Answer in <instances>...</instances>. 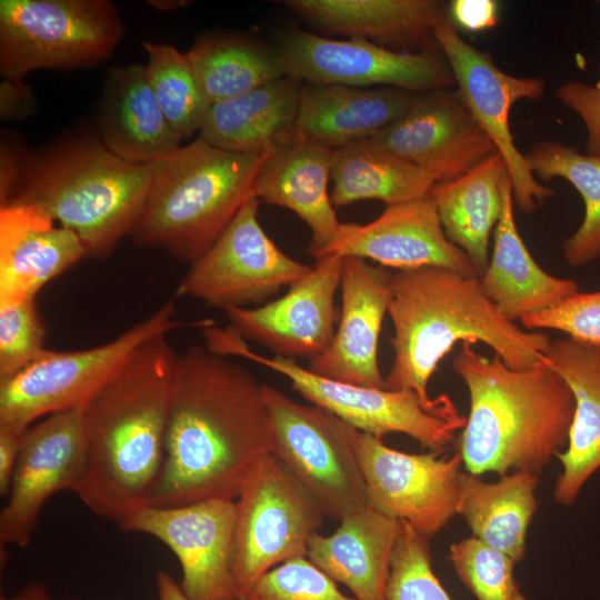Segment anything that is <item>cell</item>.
<instances>
[{"mask_svg": "<svg viewBox=\"0 0 600 600\" xmlns=\"http://www.w3.org/2000/svg\"><path fill=\"white\" fill-rule=\"evenodd\" d=\"M509 176L503 183V209L492 238V252L479 278L484 294L510 321L547 310L574 294L579 284L543 270L523 242L514 220Z\"/></svg>", "mask_w": 600, "mask_h": 600, "instance_id": "83f0119b", "label": "cell"}, {"mask_svg": "<svg viewBox=\"0 0 600 600\" xmlns=\"http://www.w3.org/2000/svg\"><path fill=\"white\" fill-rule=\"evenodd\" d=\"M342 264L339 256L321 258L282 297L254 308L226 310L231 328L274 356L311 361L327 350L336 333L334 299Z\"/></svg>", "mask_w": 600, "mask_h": 600, "instance_id": "d6986e66", "label": "cell"}, {"mask_svg": "<svg viewBox=\"0 0 600 600\" xmlns=\"http://www.w3.org/2000/svg\"><path fill=\"white\" fill-rule=\"evenodd\" d=\"M546 363L557 371L574 397L569 439L556 454L562 466L554 499L571 506L589 478L600 469V346L570 337L550 342Z\"/></svg>", "mask_w": 600, "mask_h": 600, "instance_id": "484cf974", "label": "cell"}, {"mask_svg": "<svg viewBox=\"0 0 600 600\" xmlns=\"http://www.w3.org/2000/svg\"><path fill=\"white\" fill-rule=\"evenodd\" d=\"M236 506L208 499L179 507H144L119 523L122 531L164 543L181 567L189 600H240L234 577Z\"/></svg>", "mask_w": 600, "mask_h": 600, "instance_id": "2e32d148", "label": "cell"}, {"mask_svg": "<svg viewBox=\"0 0 600 600\" xmlns=\"http://www.w3.org/2000/svg\"><path fill=\"white\" fill-rule=\"evenodd\" d=\"M269 413L271 453L317 502L326 518H342L368 506L356 448L357 429L316 404H301L262 384Z\"/></svg>", "mask_w": 600, "mask_h": 600, "instance_id": "9c48e42d", "label": "cell"}, {"mask_svg": "<svg viewBox=\"0 0 600 600\" xmlns=\"http://www.w3.org/2000/svg\"><path fill=\"white\" fill-rule=\"evenodd\" d=\"M83 257L79 237L33 206L0 208V304L36 299L41 289Z\"/></svg>", "mask_w": 600, "mask_h": 600, "instance_id": "7402d4cb", "label": "cell"}, {"mask_svg": "<svg viewBox=\"0 0 600 600\" xmlns=\"http://www.w3.org/2000/svg\"><path fill=\"white\" fill-rule=\"evenodd\" d=\"M449 559L478 600H527L513 576L517 562L480 539L471 536L452 543Z\"/></svg>", "mask_w": 600, "mask_h": 600, "instance_id": "8d00e7d4", "label": "cell"}, {"mask_svg": "<svg viewBox=\"0 0 600 600\" xmlns=\"http://www.w3.org/2000/svg\"><path fill=\"white\" fill-rule=\"evenodd\" d=\"M123 34L107 0H1L0 72L22 81L37 69L96 66Z\"/></svg>", "mask_w": 600, "mask_h": 600, "instance_id": "30bf717a", "label": "cell"}, {"mask_svg": "<svg viewBox=\"0 0 600 600\" xmlns=\"http://www.w3.org/2000/svg\"><path fill=\"white\" fill-rule=\"evenodd\" d=\"M400 522L386 600H452L433 571L429 539Z\"/></svg>", "mask_w": 600, "mask_h": 600, "instance_id": "74e56055", "label": "cell"}, {"mask_svg": "<svg viewBox=\"0 0 600 600\" xmlns=\"http://www.w3.org/2000/svg\"><path fill=\"white\" fill-rule=\"evenodd\" d=\"M388 313L394 358L386 389L434 399L428 383L456 343L481 342L512 370L546 362L550 338L508 320L484 294L478 277L442 267L397 270L391 278Z\"/></svg>", "mask_w": 600, "mask_h": 600, "instance_id": "3957f363", "label": "cell"}, {"mask_svg": "<svg viewBox=\"0 0 600 600\" xmlns=\"http://www.w3.org/2000/svg\"><path fill=\"white\" fill-rule=\"evenodd\" d=\"M434 39L451 69L457 90L504 161L514 204L523 212H533L553 196V189L540 183L531 172L514 143L509 116L518 101L539 100L546 90L544 81L502 71L489 52L460 36L448 13L437 23Z\"/></svg>", "mask_w": 600, "mask_h": 600, "instance_id": "4fadbf2b", "label": "cell"}, {"mask_svg": "<svg viewBox=\"0 0 600 600\" xmlns=\"http://www.w3.org/2000/svg\"><path fill=\"white\" fill-rule=\"evenodd\" d=\"M268 453L269 413L256 377L198 344L178 354L163 462L148 506L234 500L251 468Z\"/></svg>", "mask_w": 600, "mask_h": 600, "instance_id": "6da1fadb", "label": "cell"}, {"mask_svg": "<svg viewBox=\"0 0 600 600\" xmlns=\"http://www.w3.org/2000/svg\"><path fill=\"white\" fill-rule=\"evenodd\" d=\"M174 299L103 344L73 351L44 350L0 380V428L24 432L51 413L82 407L144 342L193 323L174 319Z\"/></svg>", "mask_w": 600, "mask_h": 600, "instance_id": "ba28073f", "label": "cell"}, {"mask_svg": "<svg viewBox=\"0 0 600 600\" xmlns=\"http://www.w3.org/2000/svg\"><path fill=\"white\" fill-rule=\"evenodd\" d=\"M158 600H189L180 584L167 572L160 571L156 577Z\"/></svg>", "mask_w": 600, "mask_h": 600, "instance_id": "bcb514c9", "label": "cell"}, {"mask_svg": "<svg viewBox=\"0 0 600 600\" xmlns=\"http://www.w3.org/2000/svg\"><path fill=\"white\" fill-rule=\"evenodd\" d=\"M328 256L369 259L397 270L442 267L479 278L467 253L447 238L429 196L386 206L366 224L341 223L321 258Z\"/></svg>", "mask_w": 600, "mask_h": 600, "instance_id": "ffe728a7", "label": "cell"}, {"mask_svg": "<svg viewBox=\"0 0 600 600\" xmlns=\"http://www.w3.org/2000/svg\"><path fill=\"white\" fill-rule=\"evenodd\" d=\"M507 177L504 161L496 153L459 178L436 182L429 192L447 238L467 253L479 278L489 264Z\"/></svg>", "mask_w": 600, "mask_h": 600, "instance_id": "4dcf8cb0", "label": "cell"}, {"mask_svg": "<svg viewBox=\"0 0 600 600\" xmlns=\"http://www.w3.org/2000/svg\"><path fill=\"white\" fill-rule=\"evenodd\" d=\"M447 13L458 30L470 32L491 29L499 22V4L493 0H453Z\"/></svg>", "mask_w": 600, "mask_h": 600, "instance_id": "7bdbcfd3", "label": "cell"}, {"mask_svg": "<svg viewBox=\"0 0 600 600\" xmlns=\"http://www.w3.org/2000/svg\"><path fill=\"white\" fill-rule=\"evenodd\" d=\"M369 141L428 173L459 178L498 153L458 90L416 93L408 111Z\"/></svg>", "mask_w": 600, "mask_h": 600, "instance_id": "e0dca14e", "label": "cell"}, {"mask_svg": "<svg viewBox=\"0 0 600 600\" xmlns=\"http://www.w3.org/2000/svg\"><path fill=\"white\" fill-rule=\"evenodd\" d=\"M204 336L212 352L242 357L282 374L306 400L327 409L358 431L379 439L389 433H403L430 451H443L453 441L456 432L466 426L467 418L459 413L446 393L424 403L411 391L329 379L300 366L294 359L253 352L231 327H211Z\"/></svg>", "mask_w": 600, "mask_h": 600, "instance_id": "52a82bcc", "label": "cell"}, {"mask_svg": "<svg viewBox=\"0 0 600 600\" xmlns=\"http://www.w3.org/2000/svg\"><path fill=\"white\" fill-rule=\"evenodd\" d=\"M339 522L332 534L310 538L307 558L357 600H386L401 522L369 506Z\"/></svg>", "mask_w": 600, "mask_h": 600, "instance_id": "4316f807", "label": "cell"}, {"mask_svg": "<svg viewBox=\"0 0 600 600\" xmlns=\"http://www.w3.org/2000/svg\"><path fill=\"white\" fill-rule=\"evenodd\" d=\"M187 56L211 104L287 77L278 51L242 38H206Z\"/></svg>", "mask_w": 600, "mask_h": 600, "instance_id": "836d02e7", "label": "cell"}, {"mask_svg": "<svg viewBox=\"0 0 600 600\" xmlns=\"http://www.w3.org/2000/svg\"><path fill=\"white\" fill-rule=\"evenodd\" d=\"M282 3L328 33L410 52L438 47L436 26L447 16V6L437 0H288Z\"/></svg>", "mask_w": 600, "mask_h": 600, "instance_id": "cb8c5ba5", "label": "cell"}, {"mask_svg": "<svg viewBox=\"0 0 600 600\" xmlns=\"http://www.w3.org/2000/svg\"><path fill=\"white\" fill-rule=\"evenodd\" d=\"M249 200L180 281L176 296L228 310L260 304L307 276L313 266L284 253L262 229Z\"/></svg>", "mask_w": 600, "mask_h": 600, "instance_id": "7c38bea8", "label": "cell"}, {"mask_svg": "<svg viewBox=\"0 0 600 600\" xmlns=\"http://www.w3.org/2000/svg\"><path fill=\"white\" fill-rule=\"evenodd\" d=\"M234 506V577L243 600L262 574L307 557L308 542L326 517L272 453L251 468Z\"/></svg>", "mask_w": 600, "mask_h": 600, "instance_id": "8fae6325", "label": "cell"}, {"mask_svg": "<svg viewBox=\"0 0 600 600\" xmlns=\"http://www.w3.org/2000/svg\"><path fill=\"white\" fill-rule=\"evenodd\" d=\"M151 181V163L130 162L101 141L78 139L27 163L4 203L36 207L73 231L87 257L103 259L131 236Z\"/></svg>", "mask_w": 600, "mask_h": 600, "instance_id": "5b68a950", "label": "cell"}, {"mask_svg": "<svg viewBox=\"0 0 600 600\" xmlns=\"http://www.w3.org/2000/svg\"><path fill=\"white\" fill-rule=\"evenodd\" d=\"M101 142L118 157L152 163L180 147L146 74L144 66L109 70L100 119Z\"/></svg>", "mask_w": 600, "mask_h": 600, "instance_id": "f546056e", "label": "cell"}, {"mask_svg": "<svg viewBox=\"0 0 600 600\" xmlns=\"http://www.w3.org/2000/svg\"><path fill=\"white\" fill-rule=\"evenodd\" d=\"M333 157V149L296 140L271 151L254 181V198L293 211L310 228L308 251L316 260L341 224L328 191Z\"/></svg>", "mask_w": 600, "mask_h": 600, "instance_id": "603a6c76", "label": "cell"}, {"mask_svg": "<svg viewBox=\"0 0 600 600\" xmlns=\"http://www.w3.org/2000/svg\"><path fill=\"white\" fill-rule=\"evenodd\" d=\"M554 93L557 99L583 122L587 131V154L600 157V77L594 84L578 80L564 82Z\"/></svg>", "mask_w": 600, "mask_h": 600, "instance_id": "b9f144b4", "label": "cell"}, {"mask_svg": "<svg viewBox=\"0 0 600 600\" xmlns=\"http://www.w3.org/2000/svg\"><path fill=\"white\" fill-rule=\"evenodd\" d=\"M178 353L166 336L141 344L83 406V459L73 492L120 523L149 503L164 453Z\"/></svg>", "mask_w": 600, "mask_h": 600, "instance_id": "7a4b0ae2", "label": "cell"}, {"mask_svg": "<svg viewBox=\"0 0 600 600\" xmlns=\"http://www.w3.org/2000/svg\"><path fill=\"white\" fill-rule=\"evenodd\" d=\"M82 407L51 413L22 436L7 502L0 512V542L27 547L47 500L73 492L82 467Z\"/></svg>", "mask_w": 600, "mask_h": 600, "instance_id": "ac0fdd59", "label": "cell"}, {"mask_svg": "<svg viewBox=\"0 0 600 600\" xmlns=\"http://www.w3.org/2000/svg\"><path fill=\"white\" fill-rule=\"evenodd\" d=\"M301 89V81L284 77L213 103L199 137L234 153H266L296 141Z\"/></svg>", "mask_w": 600, "mask_h": 600, "instance_id": "f1b7e54d", "label": "cell"}, {"mask_svg": "<svg viewBox=\"0 0 600 600\" xmlns=\"http://www.w3.org/2000/svg\"><path fill=\"white\" fill-rule=\"evenodd\" d=\"M44 338L36 299L0 304V380L36 360L46 350Z\"/></svg>", "mask_w": 600, "mask_h": 600, "instance_id": "ab89813d", "label": "cell"}, {"mask_svg": "<svg viewBox=\"0 0 600 600\" xmlns=\"http://www.w3.org/2000/svg\"><path fill=\"white\" fill-rule=\"evenodd\" d=\"M287 77L313 84L362 88L381 84L414 93L450 88L451 69L439 46L397 51L363 39L290 32L277 50Z\"/></svg>", "mask_w": 600, "mask_h": 600, "instance_id": "5bb4252c", "label": "cell"}, {"mask_svg": "<svg viewBox=\"0 0 600 600\" xmlns=\"http://www.w3.org/2000/svg\"><path fill=\"white\" fill-rule=\"evenodd\" d=\"M356 448L372 509L407 522L428 539L458 514L463 474L458 452L407 453L361 431L356 433Z\"/></svg>", "mask_w": 600, "mask_h": 600, "instance_id": "9a60e30c", "label": "cell"}, {"mask_svg": "<svg viewBox=\"0 0 600 600\" xmlns=\"http://www.w3.org/2000/svg\"><path fill=\"white\" fill-rule=\"evenodd\" d=\"M23 432L0 428V494L7 497L19 457Z\"/></svg>", "mask_w": 600, "mask_h": 600, "instance_id": "f6af8a7d", "label": "cell"}, {"mask_svg": "<svg viewBox=\"0 0 600 600\" xmlns=\"http://www.w3.org/2000/svg\"><path fill=\"white\" fill-rule=\"evenodd\" d=\"M0 86V117L2 120H21L32 113L36 99L23 81L3 78Z\"/></svg>", "mask_w": 600, "mask_h": 600, "instance_id": "ee69618b", "label": "cell"}, {"mask_svg": "<svg viewBox=\"0 0 600 600\" xmlns=\"http://www.w3.org/2000/svg\"><path fill=\"white\" fill-rule=\"evenodd\" d=\"M266 153H234L201 137L151 163L152 181L131 233L136 246L192 263L254 198Z\"/></svg>", "mask_w": 600, "mask_h": 600, "instance_id": "8992f818", "label": "cell"}, {"mask_svg": "<svg viewBox=\"0 0 600 600\" xmlns=\"http://www.w3.org/2000/svg\"><path fill=\"white\" fill-rule=\"evenodd\" d=\"M243 600H357L307 557L283 562L262 574Z\"/></svg>", "mask_w": 600, "mask_h": 600, "instance_id": "f35d334b", "label": "cell"}, {"mask_svg": "<svg viewBox=\"0 0 600 600\" xmlns=\"http://www.w3.org/2000/svg\"><path fill=\"white\" fill-rule=\"evenodd\" d=\"M143 49L148 56L146 74L161 110L181 140L192 137L201 130L211 102L187 52L149 41L143 42Z\"/></svg>", "mask_w": 600, "mask_h": 600, "instance_id": "d590c367", "label": "cell"}, {"mask_svg": "<svg viewBox=\"0 0 600 600\" xmlns=\"http://www.w3.org/2000/svg\"><path fill=\"white\" fill-rule=\"evenodd\" d=\"M414 94L394 87L306 83L299 100L297 140L333 150L368 141L401 118Z\"/></svg>", "mask_w": 600, "mask_h": 600, "instance_id": "d4e9b609", "label": "cell"}, {"mask_svg": "<svg viewBox=\"0 0 600 600\" xmlns=\"http://www.w3.org/2000/svg\"><path fill=\"white\" fill-rule=\"evenodd\" d=\"M392 273L364 259L344 257L341 312L331 344L309 369L322 377L386 388L378 361L379 337L391 298Z\"/></svg>", "mask_w": 600, "mask_h": 600, "instance_id": "44dd1931", "label": "cell"}, {"mask_svg": "<svg viewBox=\"0 0 600 600\" xmlns=\"http://www.w3.org/2000/svg\"><path fill=\"white\" fill-rule=\"evenodd\" d=\"M520 323L527 330H558L572 339L600 346V290L578 291L547 310L523 317Z\"/></svg>", "mask_w": 600, "mask_h": 600, "instance_id": "60d3db41", "label": "cell"}, {"mask_svg": "<svg viewBox=\"0 0 600 600\" xmlns=\"http://www.w3.org/2000/svg\"><path fill=\"white\" fill-rule=\"evenodd\" d=\"M148 3H150L151 6H153L154 8L159 10H172V9L181 8L186 6V3H190V2L183 1V0H178V1L164 0V1H149Z\"/></svg>", "mask_w": 600, "mask_h": 600, "instance_id": "c3c4849f", "label": "cell"}, {"mask_svg": "<svg viewBox=\"0 0 600 600\" xmlns=\"http://www.w3.org/2000/svg\"><path fill=\"white\" fill-rule=\"evenodd\" d=\"M0 600H51L47 589L32 582L12 596H1Z\"/></svg>", "mask_w": 600, "mask_h": 600, "instance_id": "7dc6e473", "label": "cell"}, {"mask_svg": "<svg viewBox=\"0 0 600 600\" xmlns=\"http://www.w3.org/2000/svg\"><path fill=\"white\" fill-rule=\"evenodd\" d=\"M543 182L562 178L580 193L584 216L577 231L562 243L568 264L582 267L600 258V157L581 153L558 141H541L524 154Z\"/></svg>", "mask_w": 600, "mask_h": 600, "instance_id": "e575fe53", "label": "cell"}, {"mask_svg": "<svg viewBox=\"0 0 600 600\" xmlns=\"http://www.w3.org/2000/svg\"><path fill=\"white\" fill-rule=\"evenodd\" d=\"M331 201L334 207L362 200L387 206L423 199L436 181L424 171L371 141L334 150Z\"/></svg>", "mask_w": 600, "mask_h": 600, "instance_id": "d6a6232c", "label": "cell"}, {"mask_svg": "<svg viewBox=\"0 0 600 600\" xmlns=\"http://www.w3.org/2000/svg\"><path fill=\"white\" fill-rule=\"evenodd\" d=\"M539 474L518 470L486 482L463 471L458 503L472 536L504 552L516 562L526 554L529 526L538 508Z\"/></svg>", "mask_w": 600, "mask_h": 600, "instance_id": "1f68e13d", "label": "cell"}, {"mask_svg": "<svg viewBox=\"0 0 600 600\" xmlns=\"http://www.w3.org/2000/svg\"><path fill=\"white\" fill-rule=\"evenodd\" d=\"M469 393V416L457 441L473 474L527 470L537 474L567 447L574 397L546 362L512 370L463 342L452 362Z\"/></svg>", "mask_w": 600, "mask_h": 600, "instance_id": "277c9868", "label": "cell"}]
</instances>
